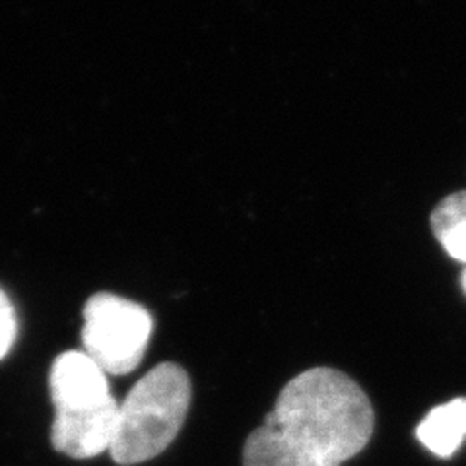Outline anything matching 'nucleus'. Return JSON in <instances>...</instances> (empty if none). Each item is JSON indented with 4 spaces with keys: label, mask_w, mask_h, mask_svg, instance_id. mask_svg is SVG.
Wrapping results in <instances>:
<instances>
[{
    "label": "nucleus",
    "mask_w": 466,
    "mask_h": 466,
    "mask_svg": "<svg viewBox=\"0 0 466 466\" xmlns=\"http://www.w3.org/2000/svg\"><path fill=\"white\" fill-rule=\"evenodd\" d=\"M440 239V243L445 247V251L457 258L466 262V220L459 222L457 226H453L451 229H447Z\"/></svg>",
    "instance_id": "nucleus-7"
},
{
    "label": "nucleus",
    "mask_w": 466,
    "mask_h": 466,
    "mask_svg": "<svg viewBox=\"0 0 466 466\" xmlns=\"http://www.w3.org/2000/svg\"><path fill=\"white\" fill-rule=\"evenodd\" d=\"M191 406V379L177 363H159L119 404L109 453L116 464L146 462L173 443Z\"/></svg>",
    "instance_id": "nucleus-3"
},
{
    "label": "nucleus",
    "mask_w": 466,
    "mask_h": 466,
    "mask_svg": "<svg viewBox=\"0 0 466 466\" xmlns=\"http://www.w3.org/2000/svg\"><path fill=\"white\" fill-rule=\"evenodd\" d=\"M16 313H14V308L10 299L5 296V291L0 289V360H3L8 350L14 344V339H16Z\"/></svg>",
    "instance_id": "nucleus-6"
},
{
    "label": "nucleus",
    "mask_w": 466,
    "mask_h": 466,
    "mask_svg": "<svg viewBox=\"0 0 466 466\" xmlns=\"http://www.w3.org/2000/svg\"><path fill=\"white\" fill-rule=\"evenodd\" d=\"M464 289H466V272H464Z\"/></svg>",
    "instance_id": "nucleus-8"
},
{
    "label": "nucleus",
    "mask_w": 466,
    "mask_h": 466,
    "mask_svg": "<svg viewBox=\"0 0 466 466\" xmlns=\"http://www.w3.org/2000/svg\"><path fill=\"white\" fill-rule=\"evenodd\" d=\"M55 421L51 441L58 453L92 459L111 449L119 402L109 390L107 373L86 352L61 354L49 375Z\"/></svg>",
    "instance_id": "nucleus-2"
},
{
    "label": "nucleus",
    "mask_w": 466,
    "mask_h": 466,
    "mask_svg": "<svg viewBox=\"0 0 466 466\" xmlns=\"http://www.w3.org/2000/svg\"><path fill=\"white\" fill-rule=\"evenodd\" d=\"M466 437V399L433 408L418 428V440L433 455L451 457Z\"/></svg>",
    "instance_id": "nucleus-5"
},
{
    "label": "nucleus",
    "mask_w": 466,
    "mask_h": 466,
    "mask_svg": "<svg viewBox=\"0 0 466 466\" xmlns=\"http://www.w3.org/2000/svg\"><path fill=\"white\" fill-rule=\"evenodd\" d=\"M152 329L142 305L106 291L96 294L84 308V352L107 375L130 373L144 358Z\"/></svg>",
    "instance_id": "nucleus-4"
},
{
    "label": "nucleus",
    "mask_w": 466,
    "mask_h": 466,
    "mask_svg": "<svg viewBox=\"0 0 466 466\" xmlns=\"http://www.w3.org/2000/svg\"><path fill=\"white\" fill-rule=\"evenodd\" d=\"M373 408L346 373L315 368L282 389L245 441L243 466H342L373 435Z\"/></svg>",
    "instance_id": "nucleus-1"
}]
</instances>
